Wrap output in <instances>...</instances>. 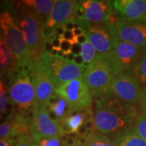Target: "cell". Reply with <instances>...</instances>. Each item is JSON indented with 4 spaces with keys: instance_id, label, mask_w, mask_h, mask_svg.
<instances>
[{
    "instance_id": "6da1fadb",
    "label": "cell",
    "mask_w": 146,
    "mask_h": 146,
    "mask_svg": "<svg viewBox=\"0 0 146 146\" xmlns=\"http://www.w3.org/2000/svg\"><path fill=\"white\" fill-rule=\"evenodd\" d=\"M94 123L96 130L110 138L133 127L137 116L135 106L126 103L110 93L96 98Z\"/></svg>"
},
{
    "instance_id": "7a4b0ae2",
    "label": "cell",
    "mask_w": 146,
    "mask_h": 146,
    "mask_svg": "<svg viewBox=\"0 0 146 146\" xmlns=\"http://www.w3.org/2000/svg\"><path fill=\"white\" fill-rule=\"evenodd\" d=\"M1 37L16 58V68H31L32 60L29 48L20 28L7 11L0 13Z\"/></svg>"
},
{
    "instance_id": "3957f363",
    "label": "cell",
    "mask_w": 146,
    "mask_h": 146,
    "mask_svg": "<svg viewBox=\"0 0 146 146\" xmlns=\"http://www.w3.org/2000/svg\"><path fill=\"white\" fill-rule=\"evenodd\" d=\"M19 7L16 9L15 22L20 28L25 40L32 60L41 57L42 46V27L43 21L36 12L27 7L21 2L18 3Z\"/></svg>"
},
{
    "instance_id": "277c9868",
    "label": "cell",
    "mask_w": 146,
    "mask_h": 146,
    "mask_svg": "<svg viewBox=\"0 0 146 146\" xmlns=\"http://www.w3.org/2000/svg\"><path fill=\"white\" fill-rule=\"evenodd\" d=\"M8 98L22 112L33 109L36 105V91L29 68H16L10 73Z\"/></svg>"
},
{
    "instance_id": "5b68a950",
    "label": "cell",
    "mask_w": 146,
    "mask_h": 146,
    "mask_svg": "<svg viewBox=\"0 0 146 146\" xmlns=\"http://www.w3.org/2000/svg\"><path fill=\"white\" fill-rule=\"evenodd\" d=\"M144 49L119 40L111 52L102 55L98 54L97 57L102 59L116 76L130 69L141 57Z\"/></svg>"
},
{
    "instance_id": "8992f818",
    "label": "cell",
    "mask_w": 146,
    "mask_h": 146,
    "mask_svg": "<svg viewBox=\"0 0 146 146\" xmlns=\"http://www.w3.org/2000/svg\"><path fill=\"white\" fill-rule=\"evenodd\" d=\"M79 25L83 29L85 35L98 55L111 52L117 42L119 40L115 24L105 22L101 24H89L78 21Z\"/></svg>"
},
{
    "instance_id": "52a82bcc",
    "label": "cell",
    "mask_w": 146,
    "mask_h": 146,
    "mask_svg": "<svg viewBox=\"0 0 146 146\" xmlns=\"http://www.w3.org/2000/svg\"><path fill=\"white\" fill-rule=\"evenodd\" d=\"M75 17L76 21L89 24L110 22L115 24L116 16L111 1L81 0L76 2Z\"/></svg>"
},
{
    "instance_id": "ba28073f",
    "label": "cell",
    "mask_w": 146,
    "mask_h": 146,
    "mask_svg": "<svg viewBox=\"0 0 146 146\" xmlns=\"http://www.w3.org/2000/svg\"><path fill=\"white\" fill-rule=\"evenodd\" d=\"M114 78L115 76L109 67L98 57L84 71V83L95 98H98L108 93Z\"/></svg>"
},
{
    "instance_id": "9c48e42d",
    "label": "cell",
    "mask_w": 146,
    "mask_h": 146,
    "mask_svg": "<svg viewBox=\"0 0 146 146\" xmlns=\"http://www.w3.org/2000/svg\"><path fill=\"white\" fill-rule=\"evenodd\" d=\"M54 94L65 100L72 110L89 108L94 101V97L83 77L58 84L54 89Z\"/></svg>"
},
{
    "instance_id": "30bf717a",
    "label": "cell",
    "mask_w": 146,
    "mask_h": 146,
    "mask_svg": "<svg viewBox=\"0 0 146 146\" xmlns=\"http://www.w3.org/2000/svg\"><path fill=\"white\" fill-rule=\"evenodd\" d=\"M29 134L34 142L44 138L64 136L66 133L62 124L49 115L46 106L35 105L33 109L31 127Z\"/></svg>"
},
{
    "instance_id": "8fae6325",
    "label": "cell",
    "mask_w": 146,
    "mask_h": 146,
    "mask_svg": "<svg viewBox=\"0 0 146 146\" xmlns=\"http://www.w3.org/2000/svg\"><path fill=\"white\" fill-rule=\"evenodd\" d=\"M41 58L46 63L55 86L83 77L84 68H80L63 58L42 52Z\"/></svg>"
},
{
    "instance_id": "7c38bea8",
    "label": "cell",
    "mask_w": 146,
    "mask_h": 146,
    "mask_svg": "<svg viewBox=\"0 0 146 146\" xmlns=\"http://www.w3.org/2000/svg\"><path fill=\"white\" fill-rule=\"evenodd\" d=\"M30 72L36 91V104L46 106L49 100L54 94L55 84L41 57L33 60Z\"/></svg>"
},
{
    "instance_id": "4fadbf2b",
    "label": "cell",
    "mask_w": 146,
    "mask_h": 146,
    "mask_svg": "<svg viewBox=\"0 0 146 146\" xmlns=\"http://www.w3.org/2000/svg\"><path fill=\"white\" fill-rule=\"evenodd\" d=\"M108 92L126 103L136 106L140 104L142 89L129 76L122 73L115 76Z\"/></svg>"
},
{
    "instance_id": "5bb4252c",
    "label": "cell",
    "mask_w": 146,
    "mask_h": 146,
    "mask_svg": "<svg viewBox=\"0 0 146 146\" xmlns=\"http://www.w3.org/2000/svg\"><path fill=\"white\" fill-rule=\"evenodd\" d=\"M115 28L119 40L138 47H146V23L116 16Z\"/></svg>"
},
{
    "instance_id": "9a60e30c",
    "label": "cell",
    "mask_w": 146,
    "mask_h": 146,
    "mask_svg": "<svg viewBox=\"0 0 146 146\" xmlns=\"http://www.w3.org/2000/svg\"><path fill=\"white\" fill-rule=\"evenodd\" d=\"M32 119L21 113L10 115L0 123V140L29 134Z\"/></svg>"
},
{
    "instance_id": "2e32d148",
    "label": "cell",
    "mask_w": 146,
    "mask_h": 146,
    "mask_svg": "<svg viewBox=\"0 0 146 146\" xmlns=\"http://www.w3.org/2000/svg\"><path fill=\"white\" fill-rule=\"evenodd\" d=\"M115 12L123 19L144 21L146 18V0H115L111 1Z\"/></svg>"
},
{
    "instance_id": "e0dca14e",
    "label": "cell",
    "mask_w": 146,
    "mask_h": 146,
    "mask_svg": "<svg viewBox=\"0 0 146 146\" xmlns=\"http://www.w3.org/2000/svg\"><path fill=\"white\" fill-rule=\"evenodd\" d=\"M76 1L54 0L52 10L43 25L54 30L55 27L64 24L75 17V7Z\"/></svg>"
},
{
    "instance_id": "ac0fdd59",
    "label": "cell",
    "mask_w": 146,
    "mask_h": 146,
    "mask_svg": "<svg viewBox=\"0 0 146 146\" xmlns=\"http://www.w3.org/2000/svg\"><path fill=\"white\" fill-rule=\"evenodd\" d=\"M46 107L49 115L59 123H62L66 117L72 111L68 102L56 94H54L49 100Z\"/></svg>"
},
{
    "instance_id": "d6986e66",
    "label": "cell",
    "mask_w": 146,
    "mask_h": 146,
    "mask_svg": "<svg viewBox=\"0 0 146 146\" xmlns=\"http://www.w3.org/2000/svg\"><path fill=\"white\" fill-rule=\"evenodd\" d=\"M91 107L72 110L61 123L66 134H76L88 117Z\"/></svg>"
},
{
    "instance_id": "ffe728a7",
    "label": "cell",
    "mask_w": 146,
    "mask_h": 146,
    "mask_svg": "<svg viewBox=\"0 0 146 146\" xmlns=\"http://www.w3.org/2000/svg\"><path fill=\"white\" fill-rule=\"evenodd\" d=\"M114 146H146V141L136 134L131 127L110 138Z\"/></svg>"
},
{
    "instance_id": "44dd1931",
    "label": "cell",
    "mask_w": 146,
    "mask_h": 146,
    "mask_svg": "<svg viewBox=\"0 0 146 146\" xmlns=\"http://www.w3.org/2000/svg\"><path fill=\"white\" fill-rule=\"evenodd\" d=\"M125 73L133 79L141 89L146 88V47L136 63Z\"/></svg>"
},
{
    "instance_id": "7402d4cb",
    "label": "cell",
    "mask_w": 146,
    "mask_h": 146,
    "mask_svg": "<svg viewBox=\"0 0 146 146\" xmlns=\"http://www.w3.org/2000/svg\"><path fill=\"white\" fill-rule=\"evenodd\" d=\"M21 3L30 8L46 21L52 10L54 1L52 0H25Z\"/></svg>"
},
{
    "instance_id": "603a6c76",
    "label": "cell",
    "mask_w": 146,
    "mask_h": 146,
    "mask_svg": "<svg viewBox=\"0 0 146 146\" xmlns=\"http://www.w3.org/2000/svg\"><path fill=\"white\" fill-rule=\"evenodd\" d=\"M17 67L12 53L0 36V72H13Z\"/></svg>"
},
{
    "instance_id": "cb8c5ba5",
    "label": "cell",
    "mask_w": 146,
    "mask_h": 146,
    "mask_svg": "<svg viewBox=\"0 0 146 146\" xmlns=\"http://www.w3.org/2000/svg\"><path fill=\"white\" fill-rule=\"evenodd\" d=\"M84 146H114L113 141L109 136L95 131L84 141Z\"/></svg>"
},
{
    "instance_id": "d4e9b609",
    "label": "cell",
    "mask_w": 146,
    "mask_h": 146,
    "mask_svg": "<svg viewBox=\"0 0 146 146\" xmlns=\"http://www.w3.org/2000/svg\"><path fill=\"white\" fill-rule=\"evenodd\" d=\"M81 46H82L81 55H82L84 60L85 62V64H86V67H87L88 65L91 64L95 60L98 54H97L96 50L94 49V47L92 46V44L90 43L89 40H87Z\"/></svg>"
},
{
    "instance_id": "484cf974",
    "label": "cell",
    "mask_w": 146,
    "mask_h": 146,
    "mask_svg": "<svg viewBox=\"0 0 146 146\" xmlns=\"http://www.w3.org/2000/svg\"><path fill=\"white\" fill-rule=\"evenodd\" d=\"M133 127L136 134L146 141V113L141 112L137 115Z\"/></svg>"
},
{
    "instance_id": "4316f807",
    "label": "cell",
    "mask_w": 146,
    "mask_h": 146,
    "mask_svg": "<svg viewBox=\"0 0 146 146\" xmlns=\"http://www.w3.org/2000/svg\"><path fill=\"white\" fill-rule=\"evenodd\" d=\"M35 146H63V141L61 136H54L50 138H44L34 142Z\"/></svg>"
},
{
    "instance_id": "83f0119b",
    "label": "cell",
    "mask_w": 146,
    "mask_h": 146,
    "mask_svg": "<svg viewBox=\"0 0 146 146\" xmlns=\"http://www.w3.org/2000/svg\"><path fill=\"white\" fill-rule=\"evenodd\" d=\"M33 141H32L30 134L22 135L16 137V142L13 146H33Z\"/></svg>"
},
{
    "instance_id": "f1b7e54d",
    "label": "cell",
    "mask_w": 146,
    "mask_h": 146,
    "mask_svg": "<svg viewBox=\"0 0 146 146\" xmlns=\"http://www.w3.org/2000/svg\"><path fill=\"white\" fill-rule=\"evenodd\" d=\"M53 50H54V49H53L52 45H51L50 39H43V41H42V52L51 54Z\"/></svg>"
},
{
    "instance_id": "f546056e",
    "label": "cell",
    "mask_w": 146,
    "mask_h": 146,
    "mask_svg": "<svg viewBox=\"0 0 146 146\" xmlns=\"http://www.w3.org/2000/svg\"><path fill=\"white\" fill-rule=\"evenodd\" d=\"M72 42L62 39L61 46H60V50H61L64 54H68L72 53Z\"/></svg>"
},
{
    "instance_id": "4dcf8cb0",
    "label": "cell",
    "mask_w": 146,
    "mask_h": 146,
    "mask_svg": "<svg viewBox=\"0 0 146 146\" xmlns=\"http://www.w3.org/2000/svg\"><path fill=\"white\" fill-rule=\"evenodd\" d=\"M63 25L65 28L66 30L68 31H73V29L76 27L80 26L78 24V22L76 21V18H72L71 20H68V21H66L64 24H63Z\"/></svg>"
},
{
    "instance_id": "1f68e13d",
    "label": "cell",
    "mask_w": 146,
    "mask_h": 146,
    "mask_svg": "<svg viewBox=\"0 0 146 146\" xmlns=\"http://www.w3.org/2000/svg\"><path fill=\"white\" fill-rule=\"evenodd\" d=\"M62 39L72 42V44L73 43H75L76 41V37L75 36L74 33H73V32L68 31V30H66L65 33H63V36H62Z\"/></svg>"
},
{
    "instance_id": "d6a6232c",
    "label": "cell",
    "mask_w": 146,
    "mask_h": 146,
    "mask_svg": "<svg viewBox=\"0 0 146 146\" xmlns=\"http://www.w3.org/2000/svg\"><path fill=\"white\" fill-rule=\"evenodd\" d=\"M51 45L54 50H60L61 46V42H62V37H58V36H53L50 39Z\"/></svg>"
},
{
    "instance_id": "836d02e7",
    "label": "cell",
    "mask_w": 146,
    "mask_h": 146,
    "mask_svg": "<svg viewBox=\"0 0 146 146\" xmlns=\"http://www.w3.org/2000/svg\"><path fill=\"white\" fill-rule=\"evenodd\" d=\"M140 106L142 112L146 113V88L142 89V94H141V102H140Z\"/></svg>"
},
{
    "instance_id": "e575fe53",
    "label": "cell",
    "mask_w": 146,
    "mask_h": 146,
    "mask_svg": "<svg viewBox=\"0 0 146 146\" xmlns=\"http://www.w3.org/2000/svg\"><path fill=\"white\" fill-rule=\"evenodd\" d=\"M65 31H66V29H65V28H64L63 25H60L58 26L55 27L54 29V36L62 37Z\"/></svg>"
},
{
    "instance_id": "d590c367",
    "label": "cell",
    "mask_w": 146,
    "mask_h": 146,
    "mask_svg": "<svg viewBox=\"0 0 146 146\" xmlns=\"http://www.w3.org/2000/svg\"><path fill=\"white\" fill-rule=\"evenodd\" d=\"M81 52H82V46L77 42L73 43L72 48V53L73 54H75L76 56L80 55V54H81Z\"/></svg>"
},
{
    "instance_id": "8d00e7d4",
    "label": "cell",
    "mask_w": 146,
    "mask_h": 146,
    "mask_svg": "<svg viewBox=\"0 0 146 146\" xmlns=\"http://www.w3.org/2000/svg\"><path fill=\"white\" fill-rule=\"evenodd\" d=\"M73 63H75L76 65L79 66V67H80V68H86V64H85V62H84V58L81 54L76 55V56L75 57V59H74V62H73Z\"/></svg>"
},
{
    "instance_id": "74e56055",
    "label": "cell",
    "mask_w": 146,
    "mask_h": 146,
    "mask_svg": "<svg viewBox=\"0 0 146 146\" xmlns=\"http://www.w3.org/2000/svg\"><path fill=\"white\" fill-rule=\"evenodd\" d=\"M16 138H7L0 140V146H13Z\"/></svg>"
},
{
    "instance_id": "f35d334b",
    "label": "cell",
    "mask_w": 146,
    "mask_h": 146,
    "mask_svg": "<svg viewBox=\"0 0 146 146\" xmlns=\"http://www.w3.org/2000/svg\"><path fill=\"white\" fill-rule=\"evenodd\" d=\"M72 32L76 37H77V36H81V35H83V34H84V31L83 29H82L80 26H78V27H76V28H75V29H73Z\"/></svg>"
},
{
    "instance_id": "ab89813d",
    "label": "cell",
    "mask_w": 146,
    "mask_h": 146,
    "mask_svg": "<svg viewBox=\"0 0 146 146\" xmlns=\"http://www.w3.org/2000/svg\"><path fill=\"white\" fill-rule=\"evenodd\" d=\"M87 40H88L87 36H86V35H85V33H84V34L81 35V36H77V37H76V42H77V43H79V44L82 45V44H84V43L86 42Z\"/></svg>"
},
{
    "instance_id": "60d3db41",
    "label": "cell",
    "mask_w": 146,
    "mask_h": 146,
    "mask_svg": "<svg viewBox=\"0 0 146 146\" xmlns=\"http://www.w3.org/2000/svg\"><path fill=\"white\" fill-rule=\"evenodd\" d=\"M75 146H84V145L82 142H80V141L78 144H76Z\"/></svg>"
},
{
    "instance_id": "b9f144b4",
    "label": "cell",
    "mask_w": 146,
    "mask_h": 146,
    "mask_svg": "<svg viewBox=\"0 0 146 146\" xmlns=\"http://www.w3.org/2000/svg\"><path fill=\"white\" fill-rule=\"evenodd\" d=\"M144 22H145V23H146V18H145V20L144 21Z\"/></svg>"
},
{
    "instance_id": "7bdbcfd3",
    "label": "cell",
    "mask_w": 146,
    "mask_h": 146,
    "mask_svg": "<svg viewBox=\"0 0 146 146\" xmlns=\"http://www.w3.org/2000/svg\"><path fill=\"white\" fill-rule=\"evenodd\" d=\"M33 146H35V145H34V143H33Z\"/></svg>"
}]
</instances>
